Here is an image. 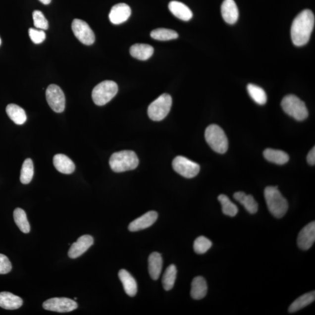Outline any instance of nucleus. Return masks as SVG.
<instances>
[{"label":"nucleus","mask_w":315,"mask_h":315,"mask_svg":"<svg viewBox=\"0 0 315 315\" xmlns=\"http://www.w3.org/2000/svg\"><path fill=\"white\" fill-rule=\"evenodd\" d=\"M315 22V15L310 9H305L295 17L291 29L292 41L294 45L303 47L309 42Z\"/></svg>","instance_id":"f257e3e1"},{"label":"nucleus","mask_w":315,"mask_h":315,"mask_svg":"<svg viewBox=\"0 0 315 315\" xmlns=\"http://www.w3.org/2000/svg\"><path fill=\"white\" fill-rule=\"evenodd\" d=\"M264 198L269 211L275 217L280 218L286 214L288 203L277 186H268L264 190Z\"/></svg>","instance_id":"f03ea898"},{"label":"nucleus","mask_w":315,"mask_h":315,"mask_svg":"<svg viewBox=\"0 0 315 315\" xmlns=\"http://www.w3.org/2000/svg\"><path fill=\"white\" fill-rule=\"evenodd\" d=\"M139 163V160L136 154L130 150L114 153L109 159L110 168L117 173L135 169Z\"/></svg>","instance_id":"7ed1b4c3"},{"label":"nucleus","mask_w":315,"mask_h":315,"mask_svg":"<svg viewBox=\"0 0 315 315\" xmlns=\"http://www.w3.org/2000/svg\"><path fill=\"white\" fill-rule=\"evenodd\" d=\"M205 139L209 146L219 154H224L228 149V140L221 128L216 124H211L205 131Z\"/></svg>","instance_id":"20e7f679"},{"label":"nucleus","mask_w":315,"mask_h":315,"mask_svg":"<svg viewBox=\"0 0 315 315\" xmlns=\"http://www.w3.org/2000/svg\"><path fill=\"white\" fill-rule=\"evenodd\" d=\"M281 105L285 112L297 121L306 119L309 114L306 105L294 95L285 96Z\"/></svg>","instance_id":"39448f33"},{"label":"nucleus","mask_w":315,"mask_h":315,"mask_svg":"<svg viewBox=\"0 0 315 315\" xmlns=\"http://www.w3.org/2000/svg\"><path fill=\"white\" fill-rule=\"evenodd\" d=\"M117 92L118 86L115 82L104 81L94 88L92 98L95 104L103 106L112 100Z\"/></svg>","instance_id":"423d86ee"},{"label":"nucleus","mask_w":315,"mask_h":315,"mask_svg":"<svg viewBox=\"0 0 315 315\" xmlns=\"http://www.w3.org/2000/svg\"><path fill=\"white\" fill-rule=\"evenodd\" d=\"M172 105L171 96L168 94H163L150 105L148 114L152 120H162L169 113Z\"/></svg>","instance_id":"0eeeda50"},{"label":"nucleus","mask_w":315,"mask_h":315,"mask_svg":"<svg viewBox=\"0 0 315 315\" xmlns=\"http://www.w3.org/2000/svg\"><path fill=\"white\" fill-rule=\"evenodd\" d=\"M174 170L186 178H193L198 175L200 166L198 163L182 156H178L173 160Z\"/></svg>","instance_id":"6e6552de"},{"label":"nucleus","mask_w":315,"mask_h":315,"mask_svg":"<svg viewBox=\"0 0 315 315\" xmlns=\"http://www.w3.org/2000/svg\"><path fill=\"white\" fill-rule=\"evenodd\" d=\"M48 103L52 109L56 113H61L64 110L65 98L63 91L57 85L52 84L46 91Z\"/></svg>","instance_id":"1a4fd4ad"},{"label":"nucleus","mask_w":315,"mask_h":315,"mask_svg":"<svg viewBox=\"0 0 315 315\" xmlns=\"http://www.w3.org/2000/svg\"><path fill=\"white\" fill-rule=\"evenodd\" d=\"M43 307L48 311L65 313L76 310L78 304L76 302L67 298H52L46 301Z\"/></svg>","instance_id":"9d476101"},{"label":"nucleus","mask_w":315,"mask_h":315,"mask_svg":"<svg viewBox=\"0 0 315 315\" xmlns=\"http://www.w3.org/2000/svg\"><path fill=\"white\" fill-rule=\"evenodd\" d=\"M72 30L82 44L91 45L95 41V34L86 22L81 19H75L72 22Z\"/></svg>","instance_id":"9b49d317"},{"label":"nucleus","mask_w":315,"mask_h":315,"mask_svg":"<svg viewBox=\"0 0 315 315\" xmlns=\"http://www.w3.org/2000/svg\"><path fill=\"white\" fill-rule=\"evenodd\" d=\"M315 241V222L309 223L305 226L298 235L297 244L303 250H308L313 245Z\"/></svg>","instance_id":"f8f14e48"},{"label":"nucleus","mask_w":315,"mask_h":315,"mask_svg":"<svg viewBox=\"0 0 315 315\" xmlns=\"http://www.w3.org/2000/svg\"><path fill=\"white\" fill-rule=\"evenodd\" d=\"M94 244V238L91 235L81 236L77 241L72 244L69 249L68 257L71 259H76L83 255Z\"/></svg>","instance_id":"ddd939ff"},{"label":"nucleus","mask_w":315,"mask_h":315,"mask_svg":"<svg viewBox=\"0 0 315 315\" xmlns=\"http://www.w3.org/2000/svg\"><path fill=\"white\" fill-rule=\"evenodd\" d=\"M156 211H150L140 216L130 223L129 230L131 232H137L149 228L156 222L158 218Z\"/></svg>","instance_id":"4468645a"},{"label":"nucleus","mask_w":315,"mask_h":315,"mask_svg":"<svg viewBox=\"0 0 315 315\" xmlns=\"http://www.w3.org/2000/svg\"><path fill=\"white\" fill-rule=\"evenodd\" d=\"M131 10L130 6L124 3H119L111 8L109 15L111 23L119 25L130 18Z\"/></svg>","instance_id":"2eb2a0df"},{"label":"nucleus","mask_w":315,"mask_h":315,"mask_svg":"<svg viewBox=\"0 0 315 315\" xmlns=\"http://www.w3.org/2000/svg\"><path fill=\"white\" fill-rule=\"evenodd\" d=\"M221 14L224 20L228 24L233 25L237 22L239 11L234 0H224L223 1Z\"/></svg>","instance_id":"dca6fc26"},{"label":"nucleus","mask_w":315,"mask_h":315,"mask_svg":"<svg viewBox=\"0 0 315 315\" xmlns=\"http://www.w3.org/2000/svg\"><path fill=\"white\" fill-rule=\"evenodd\" d=\"M168 7L170 12L180 20L188 21L193 17V13L188 6L177 1L169 2Z\"/></svg>","instance_id":"f3484780"},{"label":"nucleus","mask_w":315,"mask_h":315,"mask_svg":"<svg viewBox=\"0 0 315 315\" xmlns=\"http://www.w3.org/2000/svg\"><path fill=\"white\" fill-rule=\"evenodd\" d=\"M23 304L22 298L8 292L0 293V307L8 310H17Z\"/></svg>","instance_id":"a211bd4d"},{"label":"nucleus","mask_w":315,"mask_h":315,"mask_svg":"<svg viewBox=\"0 0 315 315\" xmlns=\"http://www.w3.org/2000/svg\"><path fill=\"white\" fill-rule=\"evenodd\" d=\"M53 164L58 172L64 174L73 173L75 169L73 160L64 154H59L55 155L53 158Z\"/></svg>","instance_id":"6ab92c4d"},{"label":"nucleus","mask_w":315,"mask_h":315,"mask_svg":"<svg viewBox=\"0 0 315 315\" xmlns=\"http://www.w3.org/2000/svg\"><path fill=\"white\" fill-rule=\"evenodd\" d=\"M119 277L126 293L130 297L135 296L137 293V284L132 275L124 269H121L119 272Z\"/></svg>","instance_id":"aec40b11"},{"label":"nucleus","mask_w":315,"mask_h":315,"mask_svg":"<svg viewBox=\"0 0 315 315\" xmlns=\"http://www.w3.org/2000/svg\"><path fill=\"white\" fill-rule=\"evenodd\" d=\"M163 261L159 253L153 252L149 258V271L151 277L154 280L159 278L161 274Z\"/></svg>","instance_id":"412c9836"},{"label":"nucleus","mask_w":315,"mask_h":315,"mask_svg":"<svg viewBox=\"0 0 315 315\" xmlns=\"http://www.w3.org/2000/svg\"><path fill=\"white\" fill-rule=\"evenodd\" d=\"M208 289L205 279L201 276L196 277L192 281L190 294L193 299L202 300L206 296Z\"/></svg>","instance_id":"4be33fe9"},{"label":"nucleus","mask_w":315,"mask_h":315,"mask_svg":"<svg viewBox=\"0 0 315 315\" xmlns=\"http://www.w3.org/2000/svg\"><path fill=\"white\" fill-rule=\"evenodd\" d=\"M154 48L147 44H135L130 48L131 56L140 60H147L154 54Z\"/></svg>","instance_id":"5701e85b"},{"label":"nucleus","mask_w":315,"mask_h":315,"mask_svg":"<svg viewBox=\"0 0 315 315\" xmlns=\"http://www.w3.org/2000/svg\"><path fill=\"white\" fill-rule=\"evenodd\" d=\"M234 198L238 202L244 206V208L250 214H254L257 213L258 210V204L254 197L252 195H247L243 192H236L234 195Z\"/></svg>","instance_id":"b1692460"},{"label":"nucleus","mask_w":315,"mask_h":315,"mask_svg":"<svg viewBox=\"0 0 315 315\" xmlns=\"http://www.w3.org/2000/svg\"><path fill=\"white\" fill-rule=\"evenodd\" d=\"M263 156L268 161L278 165H284L288 162L290 159L288 154L283 151L271 149H265L263 152Z\"/></svg>","instance_id":"393cba45"},{"label":"nucleus","mask_w":315,"mask_h":315,"mask_svg":"<svg viewBox=\"0 0 315 315\" xmlns=\"http://www.w3.org/2000/svg\"><path fill=\"white\" fill-rule=\"evenodd\" d=\"M6 112L9 117L18 125L24 124L27 119L25 110L15 104L8 105L6 107Z\"/></svg>","instance_id":"a878e982"},{"label":"nucleus","mask_w":315,"mask_h":315,"mask_svg":"<svg viewBox=\"0 0 315 315\" xmlns=\"http://www.w3.org/2000/svg\"><path fill=\"white\" fill-rule=\"evenodd\" d=\"M315 300V292L314 291L301 295L290 305L288 311L291 313H295L313 303Z\"/></svg>","instance_id":"bb28decb"},{"label":"nucleus","mask_w":315,"mask_h":315,"mask_svg":"<svg viewBox=\"0 0 315 315\" xmlns=\"http://www.w3.org/2000/svg\"><path fill=\"white\" fill-rule=\"evenodd\" d=\"M249 95L256 103L263 105L267 103V95L262 88L253 84H249L247 87Z\"/></svg>","instance_id":"cd10ccee"},{"label":"nucleus","mask_w":315,"mask_h":315,"mask_svg":"<svg viewBox=\"0 0 315 315\" xmlns=\"http://www.w3.org/2000/svg\"><path fill=\"white\" fill-rule=\"evenodd\" d=\"M14 219L15 224L23 233L28 234L30 231V225L24 210L16 209L14 211Z\"/></svg>","instance_id":"c85d7f7f"},{"label":"nucleus","mask_w":315,"mask_h":315,"mask_svg":"<svg viewBox=\"0 0 315 315\" xmlns=\"http://www.w3.org/2000/svg\"><path fill=\"white\" fill-rule=\"evenodd\" d=\"M177 275V269L175 265L171 264L166 269L163 275L162 283L166 291L172 290L175 284Z\"/></svg>","instance_id":"c756f323"},{"label":"nucleus","mask_w":315,"mask_h":315,"mask_svg":"<svg viewBox=\"0 0 315 315\" xmlns=\"http://www.w3.org/2000/svg\"><path fill=\"white\" fill-rule=\"evenodd\" d=\"M151 37L156 40L166 41L172 40L178 38L179 35L176 31L172 29L158 28L151 32Z\"/></svg>","instance_id":"7c9ffc66"},{"label":"nucleus","mask_w":315,"mask_h":315,"mask_svg":"<svg viewBox=\"0 0 315 315\" xmlns=\"http://www.w3.org/2000/svg\"><path fill=\"white\" fill-rule=\"evenodd\" d=\"M222 206L223 213L226 215L235 216L238 212V208L234 203H233L227 196L220 195L218 198Z\"/></svg>","instance_id":"2f4dec72"},{"label":"nucleus","mask_w":315,"mask_h":315,"mask_svg":"<svg viewBox=\"0 0 315 315\" xmlns=\"http://www.w3.org/2000/svg\"><path fill=\"white\" fill-rule=\"evenodd\" d=\"M34 175V167L32 160L28 158L22 164L21 170L20 180L22 183L28 184L31 182Z\"/></svg>","instance_id":"473e14b6"},{"label":"nucleus","mask_w":315,"mask_h":315,"mask_svg":"<svg viewBox=\"0 0 315 315\" xmlns=\"http://www.w3.org/2000/svg\"><path fill=\"white\" fill-rule=\"evenodd\" d=\"M212 247V242L205 236H199L193 244V249L198 254H204Z\"/></svg>","instance_id":"72a5a7b5"},{"label":"nucleus","mask_w":315,"mask_h":315,"mask_svg":"<svg viewBox=\"0 0 315 315\" xmlns=\"http://www.w3.org/2000/svg\"><path fill=\"white\" fill-rule=\"evenodd\" d=\"M33 19L36 28L41 30H47L49 28V23L45 15L40 11L36 10L33 12Z\"/></svg>","instance_id":"f704fd0d"},{"label":"nucleus","mask_w":315,"mask_h":315,"mask_svg":"<svg viewBox=\"0 0 315 315\" xmlns=\"http://www.w3.org/2000/svg\"><path fill=\"white\" fill-rule=\"evenodd\" d=\"M29 35L32 41L35 44H41L46 39V34L44 30L30 28L29 29Z\"/></svg>","instance_id":"c9c22d12"},{"label":"nucleus","mask_w":315,"mask_h":315,"mask_svg":"<svg viewBox=\"0 0 315 315\" xmlns=\"http://www.w3.org/2000/svg\"><path fill=\"white\" fill-rule=\"evenodd\" d=\"M12 264L9 259L4 255L0 254V274H5L10 272Z\"/></svg>","instance_id":"e433bc0d"},{"label":"nucleus","mask_w":315,"mask_h":315,"mask_svg":"<svg viewBox=\"0 0 315 315\" xmlns=\"http://www.w3.org/2000/svg\"><path fill=\"white\" fill-rule=\"evenodd\" d=\"M308 163L311 165H315V147H314L307 156Z\"/></svg>","instance_id":"4c0bfd02"},{"label":"nucleus","mask_w":315,"mask_h":315,"mask_svg":"<svg viewBox=\"0 0 315 315\" xmlns=\"http://www.w3.org/2000/svg\"><path fill=\"white\" fill-rule=\"evenodd\" d=\"M43 4L45 5H48L50 4L52 0H39Z\"/></svg>","instance_id":"58836bf2"},{"label":"nucleus","mask_w":315,"mask_h":315,"mask_svg":"<svg viewBox=\"0 0 315 315\" xmlns=\"http://www.w3.org/2000/svg\"><path fill=\"white\" fill-rule=\"evenodd\" d=\"M1 38H0V45H1Z\"/></svg>","instance_id":"ea45409f"}]
</instances>
